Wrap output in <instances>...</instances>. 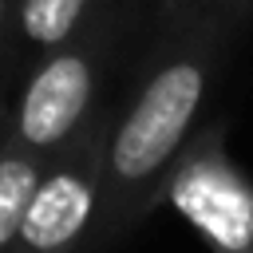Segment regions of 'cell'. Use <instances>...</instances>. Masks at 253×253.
Instances as JSON below:
<instances>
[{
	"label": "cell",
	"mask_w": 253,
	"mask_h": 253,
	"mask_svg": "<svg viewBox=\"0 0 253 253\" xmlns=\"http://www.w3.org/2000/svg\"><path fill=\"white\" fill-rule=\"evenodd\" d=\"M126 4L111 0L75 40L32 59L0 91V142L51 158L103 107V83L119 55Z\"/></svg>",
	"instance_id": "2"
},
{
	"label": "cell",
	"mask_w": 253,
	"mask_h": 253,
	"mask_svg": "<svg viewBox=\"0 0 253 253\" xmlns=\"http://www.w3.org/2000/svg\"><path fill=\"white\" fill-rule=\"evenodd\" d=\"M47 158L40 154H28L12 142H0V253L12 249V237H16V225H20V213L28 206V194L40 178Z\"/></svg>",
	"instance_id": "6"
},
{
	"label": "cell",
	"mask_w": 253,
	"mask_h": 253,
	"mask_svg": "<svg viewBox=\"0 0 253 253\" xmlns=\"http://www.w3.org/2000/svg\"><path fill=\"white\" fill-rule=\"evenodd\" d=\"M154 4H158V0H150V8H154Z\"/></svg>",
	"instance_id": "9"
},
{
	"label": "cell",
	"mask_w": 253,
	"mask_h": 253,
	"mask_svg": "<svg viewBox=\"0 0 253 253\" xmlns=\"http://www.w3.org/2000/svg\"><path fill=\"white\" fill-rule=\"evenodd\" d=\"M107 130L111 107H99L83 130L43 162L8 253H91Z\"/></svg>",
	"instance_id": "3"
},
{
	"label": "cell",
	"mask_w": 253,
	"mask_h": 253,
	"mask_svg": "<svg viewBox=\"0 0 253 253\" xmlns=\"http://www.w3.org/2000/svg\"><path fill=\"white\" fill-rule=\"evenodd\" d=\"M111 0H12V36L0 67V91L43 51L75 40Z\"/></svg>",
	"instance_id": "5"
},
{
	"label": "cell",
	"mask_w": 253,
	"mask_h": 253,
	"mask_svg": "<svg viewBox=\"0 0 253 253\" xmlns=\"http://www.w3.org/2000/svg\"><path fill=\"white\" fill-rule=\"evenodd\" d=\"M8 36H12V0H0V67L8 55Z\"/></svg>",
	"instance_id": "8"
},
{
	"label": "cell",
	"mask_w": 253,
	"mask_h": 253,
	"mask_svg": "<svg viewBox=\"0 0 253 253\" xmlns=\"http://www.w3.org/2000/svg\"><path fill=\"white\" fill-rule=\"evenodd\" d=\"M154 16H194L217 24L229 40H237L253 24V0H158L150 8Z\"/></svg>",
	"instance_id": "7"
},
{
	"label": "cell",
	"mask_w": 253,
	"mask_h": 253,
	"mask_svg": "<svg viewBox=\"0 0 253 253\" xmlns=\"http://www.w3.org/2000/svg\"><path fill=\"white\" fill-rule=\"evenodd\" d=\"M225 134L221 119L194 126L162 178V202L202 233L210 253H253V178L229 158Z\"/></svg>",
	"instance_id": "4"
},
{
	"label": "cell",
	"mask_w": 253,
	"mask_h": 253,
	"mask_svg": "<svg viewBox=\"0 0 253 253\" xmlns=\"http://www.w3.org/2000/svg\"><path fill=\"white\" fill-rule=\"evenodd\" d=\"M158 36L142 59V71L119 111L103 146L99 213L91 253H111L126 241L162 202V178L194 134L210 87L229 51V36L194 16H154Z\"/></svg>",
	"instance_id": "1"
}]
</instances>
